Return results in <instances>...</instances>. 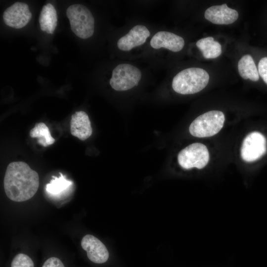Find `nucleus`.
I'll return each instance as SVG.
<instances>
[{
  "label": "nucleus",
  "instance_id": "nucleus-3",
  "mask_svg": "<svg viewBox=\"0 0 267 267\" xmlns=\"http://www.w3.org/2000/svg\"><path fill=\"white\" fill-rule=\"evenodd\" d=\"M224 114L218 110L206 112L197 117L190 124V134L197 137H210L218 133L223 127Z\"/></svg>",
  "mask_w": 267,
  "mask_h": 267
},
{
  "label": "nucleus",
  "instance_id": "nucleus-7",
  "mask_svg": "<svg viewBox=\"0 0 267 267\" xmlns=\"http://www.w3.org/2000/svg\"><path fill=\"white\" fill-rule=\"evenodd\" d=\"M82 248L87 251L88 258L96 264L105 263L109 258V252L104 244L95 236L87 234L81 242Z\"/></svg>",
  "mask_w": 267,
  "mask_h": 267
},
{
  "label": "nucleus",
  "instance_id": "nucleus-5",
  "mask_svg": "<svg viewBox=\"0 0 267 267\" xmlns=\"http://www.w3.org/2000/svg\"><path fill=\"white\" fill-rule=\"evenodd\" d=\"M179 165L186 170L204 168L209 160V153L207 147L200 143L191 144L181 150L178 154Z\"/></svg>",
  "mask_w": 267,
  "mask_h": 267
},
{
  "label": "nucleus",
  "instance_id": "nucleus-10",
  "mask_svg": "<svg viewBox=\"0 0 267 267\" xmlns=\"http://www.w3.org/2000/svg\"><path fill=\"white\" fill-rule=\"evenodd\" d=\"M150 45L155 49L164 47L173 52L181 50L184 45L183 39L171 32L159 31L151 39Z\"/></svg>",
  "mask_w": 267,
  "mask_h": 267
},
{
  "label": "nucleus",
  "instance_id": "nucleus-15",
  "mask_svg": "<svg viewBox=\"0 0 267 267\" xmlns=\"http://www.w3.org/2000/svg\"><path fill=\"white\" fill-rule=\"evenodd\" d=\"M30 135L31 137L38 138V143L44 147H47L55 142L48 128L42 122L36 124L34 128L30 131Z\"/></svg>",
  "mask_w": 267,
  "mask_h": 267
},
{
  "label": "nucleus",
  "instance_id": "nucleus-13",
  "mask_svg": "<svg viewBox=\"0 0 267 267\" xmlns=\"http://www.w3.org/2000/svg\"><path fill=\"white\" fill-rule=\"evenodd\" d=\"M238 70L244 79L256 82L259 79V74L252 57L249 54L243 56L238 63Z\"/></svg>",
  "mask_w": 267,
  "mask_h": 267
},
{
  "label": "nucleus",
  "instance_id": "nucleus-2",
  "mask_svg": "<svg viewBox=\"0 0 267 267\" xmlns=\"http://www.w3.org/2000/svg\"><path fill=\"white\" fill-rule=\"evenodd\" d=\"M209 81V75L200 68H189L182 70L173 78L172 88L181 94L197 93L204 89Z\"/></svg>",
  "mask_w": 267,
  "mask_h": 267
},
{
  "label": "nucleus",
  "instance_id": "nucleus-1",
  "mask_svg": "<svg viewBox=\"0 0 267 267\" xmlns=\"http://www.w3.org/2000/svg\"><path fill=\"white\" fill-rule=\"evenodd\" d=\"M3 185L9 199L15 202L25 201L37 192L39 186V175L25 162H13L6 168Z\"/></svg>",
  "mask_w": 267,
  "mask_h": 267
},
{
  "label": "nucleus",
  "instance_id": "nucleus-9",
  "mask_svg": "<svg viewBox=\"0 0 267 267\" xmlns=\"http://www.w3.org/2000/svg\"><path fill=\"white\" fill-rule=\"evenodd\" d=\"M205 18L211 22L218 25L233 23L238 17V12L224 3L214 5L207 8L204 14Z\"/></svg>",
  "mask_w": 267,
  "mask_h": 267
},
{
  "label": "nucleus",
  "instance_id": "nucleus-16",
  "mask_svg": "<svg viewBox=\"0 0 267 267\" xmlns=\"http://www.w3.org/2000/svg\"><path fill=\"white\" fill-rule=\"evenodd\" d=\"M11 267H34L32 260L28 255L20 253L13 259Z\"/></svg>",
  "mask_w": 267,
  "mask_h": 267
},
{
  "label": "nucleus",
  "instance_id": "nucleus-14",
  "mask_svg": "<svg viewBox=\"0 0 267 267\" xmlns=\"http://www.w3.org/2000/svg\"><path fill=\"white\" fill-rule=\"evenodd\" d=\"M197 47L206 59L216 58L222 53V46L212 37L201 39L196 42Z\"/></svg>",
  "mask_w": 267,
  "mask_h": 267
},
{
  "label": "nucleus",
  "instance_id": "nucleus-11",
  "mask_svg": "<svg viewBox=\"0 0 267 267\" xmlns=\"http://www.w3.org/2000/svg\"><path fill=\"white\" fill-rule=\"evenodd\" d=\"M70 132L72 135L81 140H85L90 136L92 129L89 116L85 112L78 111L72 115Z\"/></svg>",
  "mask_w": 267,
  "mask_h": 267
},
{
  "label": "nucleus",
  "instance_id": "nucleus-6",
  "mask_svg": "<svg viewBox=\"0 0 267 267\" xmlns=\"http://www.w3.org/2000/svg\"><path fill=\"white\" fill-rule=\"evenodd\" d=\"M265 137L260 133L254 132L244 138L241 148V156L243 160L252 162L260 158L267 150Z\"/></svg>",
  "mask_w": 267,
  "mask_h": 267
},
{
  "label": "nucleus",
  "instance_id": "nucleus-4",
  "mask_svg": "<svg viewBox=\"0 0 267 267\" xmlns=\"http://www.w3.org/2000/svg\"><path fill=\"white\" fill-rule=\"evenodd\" d=\"M141 78L139 69L129 64H121L113 70L109 83L117 91H125L137 86Z\"/></svg>",
  "mask_w": 267,
  "mask_h": 267
},
{
  "label": "nucleus",
  "instance_id": "nucleus-12",
  "mask_svg": "<svg viewBox=\"0 0 267 267\" xmlns=\"http://www.w3.org/2000/svg\"><path fill=\"white\" fill-rule=\"evenodd\" d=\"M49 183L45 186V191L47 194L56 199L68 195L72 188L73 183L67 179L62 174L60 173V177H52Z\"/></svg>",
  "mask_w": 267,
  "mask_h": 267
},
{
  "label": "nucleus",
  "instance_id": "nucleus-17",
  "mask_svg": "<svg viewBox=\"0 0 267 267\" xmlns=\"http://www.w3.org/2000/svg\"><path fill=\"white\" fill-rule=\"evenodd\" d=\"M258 73L267 84V57L262 58L258 64Z\"/></svg>",
  "mask_w": 267,
  "mask_h": 267
},
{
  "label": "nucleus",
  "instance_id": "nucleus-8",
  "mask_svg": "<svg viewBox=\"0 0 267 267\" xmlns=\"http://www.w3.org/2000/svg\"><path fill=\"white\" fill-rule=\"evenodd\" d=\"M150 36L148 29L143 25L134 27L129 32L119 39L117 46L123 51H129L143 44Z\"/></svg>",
  "mask_w": 267,
  "mask_h": 267
},
{
  "label": "nucleus",
  "instance_id": "nucleus-18",
  "mask_svg": "<svg viewBox=\"0 0 267 267\" xmlns=\"http://www.w3.org/2000/svg\"><path fill=\"white\" fill-rule=\"evenodd\" d=\"M42 267H65L61 261L56 257H51L46 260Z\"/></svg>",
  "mask_w": 267,
  "mask_h": 267
}]
</instances>
